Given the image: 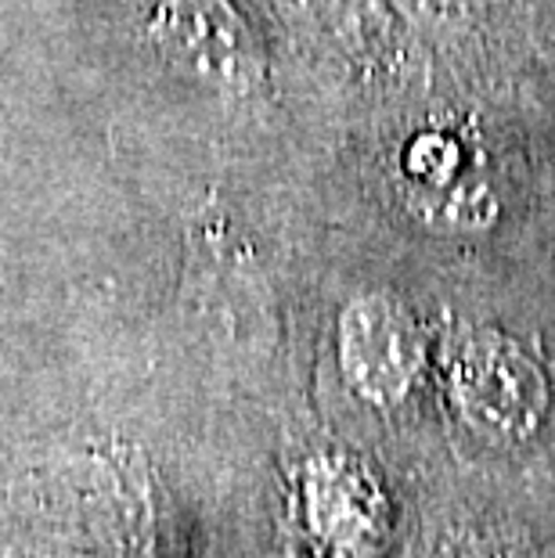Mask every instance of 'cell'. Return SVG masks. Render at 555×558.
<instances>
[{"label": "cell", "instance_id": "obj_1", "mask_svg": "<svg viewBox=\"0 0 555 558\" xmlns=\"http://www.w3.org/2000/svg\"><path fill=\"white\" fill-rule=\"evenodd\" d=\"M451 393L462 418L480 436L512 444L545 418L548 386L541 367L512 339L480 331L451 364Z\"/></svg>", "mask_w": 555, "mask_h": 558}, {"label": "cell", "instance_id": "obj_4", "mask_svg": "<svg viewBox=\"0 0 555 558\" xmlns=\"http://www.w3.org/2000/svg\"><path fill=\"white\" fill-rule=\"evenodd\" d=\"M415 213L433 231H483L498 217V198L480 177L441 173L411 187Z\"/></svg>", "mask_w": 555, "mask_h": 558}, {"label": "cell", "instance_id": "obj_2", "mask_svg": "<svg viewBox=\"0 0 555 558\" xmlns=\"http://www.w3.org/2000/svg\"><path fill=\"white\" fill-rule=\"evenodd\" d=\"M152 40L181 73L206 87L242 94L260 80V51L228 0H159Z\"/></svg>", "mask_w": 555, "mask_h": 558}, {"label": "cell", "instance_id": "obj_6", "mask_svg": "<svg viewBox=\"0 0 555 558\" xmlns=\"http://www.w3.org/2000/svg\"><path fill=\"white\" fill-rule=\"evenodd\" d=\"M483 558H516L512 551H494V555H483Z\"/></svg>", "mask_w": 555, "mask_h": 558}, {"label": "cell", "instance_id": "obj_3", "mask_svg": "<svg viewBox=\"0 0 555 558\" xmlns=\"http://www.w3.org/2000/svg\"><path fill=\"white\" fill-rule=\"evenodd\" d=\"M339 361L364 400H405L422 364L415 320L389 295H361L339 317Z\"/></svg>", "mask_w": 555, "mask_h": 558}, {"label": "cell", "instance_id": "obj_5", "mask_svg": "<svg viewBox=\"0 0 555 558\" xmlns=\"http://www.w3.org/2000/svg\"><path fill=\"white\" fill-rule=\"evenodd\" d=\"M419 11V15H430L433 22H462L476 0H405Z\"/></svg>", "mask_w": 555, "mask_h": 558}]
</instances>
